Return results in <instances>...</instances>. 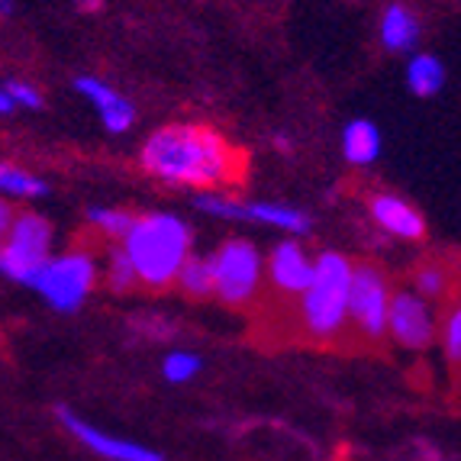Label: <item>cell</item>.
Segmentation results:
<instances>
[{"label":"cell","instance_id":"obj_1","mask_svg":"<svg viewBox=\"0 0 461 461\" xmlns=\"http://www.w3.org/2000/svg\"><path fill=\"white\" fill-rule=\"evenodd\" d=\"M142 168L175 187H232L246 175V155L203 123H171L142 146Z\"/></svg>","mask_w":461,"mask_h":461},{"label":"cell","instance_id":"obj_2","mask_svg":"<svg viewBox=\"0 0 461 461\" xmlns=\"http://www.w3.org/2000/svg\"><path fill=\"white\" fill-rule=\"evenodd\" d=\"M194 232L175 213H142L136 216L130 236L123 239L126 252L146 287H168L177 281L185 262L191 258Z\"/></svg>","mask_w":461,"mask_h":461},{"label":"cell","instance_id":"obj_3","mask_svg":"<svg viewBox=\"0 0 461 461\" xmlns=\"http://www.w3.org/2000/svg\"><path fill=\"white\" fill-rule=\"evenodd\" d=\"M352 277L355 268L342 252H323L316 258V275L300 297V323L307 336L330 342L352 320Z\"/></svg>","mask_w":461,"mask_h":461},{"label":"cell","instance_id":"obj_4","mask_svg":"<svg viewBox=\"0 0 461 461\" xmlns=\"http://www.w3.org/2000/svg\"><path fill=\"white\" fill-rule=\"evenodd\" d=\"M94 281H97V268H94L91 255L65 252V255L49 258V262L30 277L26 287H32L39 297L49 300L55 310L75 313L87 300V294L94 291Z\"/></svg>","mask_w":461,"mask_h":461},{"label":"cell","instance_id":"obj_5","mask_svg":"<svg viewBox=\"0 0 461 461\" xmlns=\"http://www.w3.org/2000/svg\"><path fill=\"white\" fill-rule=\"evenodd\" d=\"M49 252H52V226L46 216L32 213V210L16 213L14 226L4 236V246H0V271L16 285H30V277L52 258Z\"/></svg>","mask_w":461,"mask_h":461},{"label":"cell","instance_id":"obj_6","mask_svg":"<svg viewBox=\"0 0 461 461\" xmlns=\"http://www.w3.org/2000/svg\"><path fill=\"white\" fill-rule=\"evenodd\" d=\"M213 265V297L226 307H246L262 285V255L249 239H226L223 246L210 255Z\"/></svg>","mask_w":461,"mask_h":461},{"label":"cell","instance_id":"obj_7","mask_svg":"<svg viewBox=\"0 0 461 461\" xmlns=\"http://www.w3.org/2000/svg\"><path fill=\"white\" fill-rule=\"evenodd\" d=\"M203 213L220 216V220H242V223H262L275 226V230L294 232V236H307L313 220L300 207L291 203H275V200H236V197H220V194H197L194 200Z\"/></svg>","mask_w":461,"mask_h":461},{"label":"cell","instance_id":"obj_8","mask_svg":"<svg viewBox=\"0 0 461 461\" xmlns=\"http://www.w3.org/2000/svg\"><path fill=\"white\" fill-rule=\"evenodd\" d=\"M393 294L384 271L377 265H355L352 277V323L362 330V336L381 339L391 320Z\"/></svg>","mask_w":461,"mask_h":461},{"label":"cell","instance_id":"obj_9","mask_svg":"<svg viewBox=\"0 0 461 461\" xmlns=\"http://www.w3.org/2000/svg\"><path fill=\"white\" fill-rule=\"evenodd\" d=\"M387 332H391V336L397 339V346H403V348L429 346L432 336H436V316H432V307L426 303L423 294H413V291L393 294Z\"/></svg>","mask_w":461,"mask_h":461},{"label":"cell","instance_id":"obj_10","mask_svg":"<svg viewBox=\"0 0 461 461\" xmlns=\"http://www.w3.org/2000/svg\"><path fill=\"white\" fill-rule=\"evenodd\" d=\"M55 413H59V423H62L65 429H68L71 436L81 442V446H87L91 452L104 455V458H110V461H165L162 455L152 452V448L136 446V442H130V438L110 436V432H104V429H97V426L85 423V420L71 413L68 407H59Z\"/></svg>","mask_w":461,"mask_h":461},{"label":"cell","instance_id":"obj_11","mask_svg":"<svg viewBox=\"0 0 461 461\" xmlns=\"http://www.w3.org/2000/svg\"><path fill=\"white\" fill-rule=\"evenodd\" d=\"M313 275H316V262H310V255L303 252L300 242L285 239V242H277L271 249L268 277L271 285H275V291L287 294V297H303L307 287L313 285Z\"/></svg>","mask_w":461,"mask_h":461},{"label":"cell","instance_id":"obj_12","mask_svg":"<svg viewBox=\"0 0 461 461\" xmlns=\"http://www.w3.org/2000/svg\"><path fill=\"white\" fill-rule=\"evenodd\" d=\"M371 220H375L381 230H387L397 239H423L426 236V220L423 213L407 203L397 194H375L368 203Z\"/></svg>","mask_w":461,"mask_h":461},{"label":"cell","instance_id":"obj_13","mask_svg":"<svg viewBox=\"0 0 461 461\" xmlns=\"http://www.w3.org/2000/svg\"><path fill=\"white\" fill-rule=\"evenodd\" d=\"M420 42V20L403 4H391L381 14V46L387 52H413Z\"/></svg>","mask_w":461,"mask_h":461},{"label":"cell","instance_id":"obj_14","mask_svg":"<svg viewBox=\"0 0 461 461\" xmlns=\"http://www.w3.org/2000/svg\"><path fill=\"white\" fill-rule=\"evenodd\" d=\"M342 155L352 165H371L381 155V130L365 116L348 120L342 130Z\"/></svg>","mask_w":461,"mask_h":461},{"label":"cell","instance_id":"obj_15","mask_svg":"<svg viewBox=\"0 0 461 461\" xmlns=\"http://www.w3.org/2000/svg\"><path fill=\"white\" fill-rule=\"evenodd\" d=\"M446 85V65L438 62L436 55L420 52L410 59L407 65V87L416 94V97H432V94L442 91Z\"/></svg>","mask_w":461,"mask_h":461},{"label":"cell","instance_id":"obj_16","mask_svg":"<svg viewBox=\"0 0 461 461\" xmlns=\"http://www.w3.org/2000/svg\"><path fill=\"white\" fill-rule=\"evenodd\" d=\"M0 191L7 197H20V200H39L49 194V185L42 177H36L32 171L20 168V165H4L0 168Z\"/></svg>","mask_w":461,"mask_h":461},{"label":"cell","instance_id":"obj_17","mask_svg":"<svg viewBox=\"0 0 461 461\" xmlns=\"http://www.w3.org/2000/svg\"><path fill=\"white\" fill-rule=\"evenodd\" d=\"M177 287L187 294V297L200 300V297H210L216 291L213 285V265H210V255L207 258H200V255H191L177 275Z\"/></svg>","mask_w":461,"mask_h":461},{"label":"cell","instance_id":"obj_18","mask_svg":"<svg viewBox=\"0 0 461 461\" xmlns=\"http://www.w3.org/2000/svg\"><path fill=\"white\" fill-rule=\"evenodd\" d=\"M87 223L97 226L104 236L126 239L132 223H136V216H130L126 210H113V207H87Z\"/></svg>","mask_w":461,"mask_h":461},{"label":"cell","instance_id":"obj_19","mask_svg":"<svg viewBox=\"0 0 461 461\" xmlns=\"http://www.w3.org/2000/svg\"><path fill=\"white\" fill-rule=\"evenodd\" d=\"M75 91L77 94H85L87 100H91L94 107H97V113L104 116L107 110H113L120 100H123V94H116L110 85H104L100 77H94V75H81V77H75Z\"/></svg>","mask_w":461,"mask_h":461},{"label":"cell","instance_id":"obj_20","mask_svg":"<svg viewBox=\"0 0 461 461\" xmlns=\"http://www.w3.org/2000/svg\"><path fill=\"white\" fill-rule=\"evenodd\" d=\"M107 277H110V287H113V291H130V287L139 281V271H136V265H132L126 246H113V249H110Z\"/></svg>","mask_w":461,"mask_h":461},{"label":"cell","instance_id":"obj_21","mask_svg":"<svg viewBox=\"0 0 461 461\" xmlns=\"http://www.w3.org/2000/svg\"><path fill=\"white\" fill-rule=\"evenodd\" d=\"M200 368H203V358L194 352H171V355H165V362H162V375L171 384H185Z\"/></svg>","mask_w":461,"mask_h":461},{"label":"cell","instance_id":"obj_22","mask_svg":"<svg viewBox=\"0 0 461 461\" xmlns=\"http://www.w3.org/2000/svg\"><path fill=\"white\" fill-rule=\"evenodd\" d=\"M413 285H416V294H423V297H438V294L446 291L448 277L438 265H423V268L416 271Z\"/></svg>","mask_w":461,"mask_h":461},{"label":"cell","instance_id":"obj_23","mask_svg":"<svg viewBox=\"0 0 461 461\" xmlns=\"http://www.w3.org/2000/svg\"><path fill=\"white\" fill-rule=\"evenodd\" d=\"M442 346H446L448 362L461 365V307H455L442 326Z\"/></svg>","mask_w":461,"mask_h":461},{"label":"cell","instance_id":"obj_24","mask_svg":"<svg viewBox=\"0 0 461 461\" xmlns=\"http://www.w3.org/2000/svg\"><path fill=\"white\" fill-rule=\"evenodd\" d=\"M4 91L16 100V107H26V110L42 107V94H39L32 85H26V81H7V85H4Z\"/></svg>","mask_w":461,"mask_h":461},{"label":"cell","instance_id":"obj_25","mask_svg":"<svg viewBox=\"0 0 461 461\" xmlns=\"http://www.w3.org/2000/svg\"><path fill=\"white\" fill-rule=\"evenodd\" d=\"M14 210H10V203H0V232H4V236H7L10 232V226H14Z\"/></svg>","mask_w":461,"mask_h":461},{"label":"cell","instance_id":"obj_26","mask_svg":"<svg viewBox=\"0 0 461 461\" xmlns=\"http://www.w3.org/2000/svg\"><path fill=\"white\" fill-rule=\"evenodd\" d=\"M16 110V100L7 91H0V116H10Z\"/></svg>","mask_w":461,"mask_h":461},{"label":"cell","instance_id":"obj_27","mask_svg":"<svg viewBox=\"0 0 461 461\" xmlns=\"http://www.w3.org/2000/svg\"><path fill=\"white\" fill-rule=\"evenodd\" d=\"M10 10H14V0H0V14L10 16Z\"/></svg>","mask_w":461,"mask_h":461},{"label":"cell","instance_id":"obj_28","mask_svg":"<svg viewBox=\"0 0 461 461\" xmlns=\"http://www.w3.org/2000/svg\"><path fill=\"white\" fill-rule=\"evenodd\" d=\"M94 7H100V0H87V10H94Z\"/></svg>","mask_w":461,"mask_h":461}]
</instances>
